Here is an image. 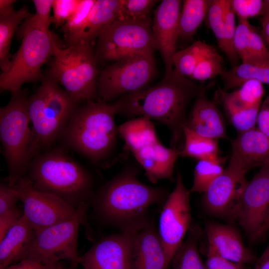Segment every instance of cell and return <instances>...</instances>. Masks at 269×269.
Returning a JSON list of instances; mask_svg holds the SVG:
<instances>
[{"instance_id": "cell-1", "label": "cell", "mask_w": 269, "mask_h": 269, "mask_svg": "<svg viewBox=\"0 0 269 269\" xmlns=\"http://www.w3.org/2000/svg\"><path fill=\"white\" fill-rule=\"evenodd\" d=\"M137 173L135 168H126L95 192L91 204L101 223L122 232H136L151 223L148 209L164 203L167 191L141 182Z\"/></svg>"}, {"instance_id": "cell-2", "label": "cell", "mask_w": 269, "mask_h": 269, "mask_svg": "<svg viewBox=\"0 0 269 269\" xmlns=\"http://www.w3.org/2000/svg\"><path fill=\"white\" fill-rule=\"evenodd\" d=\"M204 89L173 71L157 85L124 95L114 103L117 114L144 117L165 125L171 134L172 147L179 149L177 145L184 140L188 106Z\"/></svg>"}, {"instance_id": "cell-3", "label": "cell", "mask_w": 269, "mask_h": 269, "mask_svg": "<svg viewBox=\"0 0 269 269\" xmlns=\"http://www.w3.org/2000/svg\"><path fill=\"white\" fill-rule=\"evenodd\" d=\"M27 175L34 187L77 209L91 203L95 192L90 172L60 148L40 152L32 159Z\"/></svg>"}, {"instance_id": "cell-4", "label": "cell", "mask_w": 269, "mask_h": 269, "mask_svg": "<svg viewBox=\"0 0 269 269\" xmlns=\"http://www.w3.org/2000/svg\"><path fill=\"white\" fill-rule=\"evenodd\" d=\"M117 114L114 103L87 101L76 108L60 139L90 161L101 162L109 156L116 142Z\"/></svg>"}, {"instance_id": "cell-5", "label": "cell", "mask_w": 269, "mask_h": 269, "mask_svg": "<svg viewBox=\"0 0 269 269\" xmlns=\"http://www.w3.org/2000/svg\"><path fill=\"white\" fill-rule=\"evenodd\" d=\"M28 98L27 91L20 89L12 93L8 104L0 109V139L10 186L24 176L32 159L40 152L30 127Z\"/></svg>"}, {"instance_id": "cell-6", "label": "cell", "mask_w": 269, "mask_h": 269, "mask_svg": "<svg viewBox=\"0 0 269 269\" xmlns=\"http://www.w3.org/2000/svg\"><path fill=\"white\" fill-rule=\"evenodd\" d=\"M31 14L17 29L21 43L11 57L6 70L0 75L1 91H17L25 82L43 79L42 66L53 56L60 47L50 31L38 27Z\"/></svg>"}, {"instance_id": "cell-7", "label": "cell", "mask_w": 269, "mask_h": 269, "mask_svg": "<svg viewBox=\"0 0 269 269\" xmlns=\"http://www.w3.org/2000/svg\"><path fill=\"white\" fill-rule=\"evenodd\" d=\"M79 103L48 74L28 101L32 130L41 150L60 138Z\"/></svg>"}, {"instance_id": "cell-8", "label": "cell", "mask_w": 269, "mask_h": 269, "mask_svg": "<svg viewBox=\"0 0 269 269\" xmlns=\"http://www.w3.org/2000/svg\"><path fill=\"white\" fill-rule=\"evenodd\" d=\"M52 57L49 74L77 103L94 101L100 73L91 42L81 41L64 49L58 47Z\"/></svg>"}, {"instance_id": "cell-9", "label": "cell", "mask_w": 269, "mask_h": 269, "mask_svg": "<svg viewBox=\"0 0 269 269\" xmlns=\"http://www.w3.org/2000/svg\"><path fill=\"white\" fill-rule=\"evenodd\" d=\"M89 204L81 203L69 218L36 232L33 242L23 259L48 266L61 260L79 264L78 250L79 227L86 219Z\"/></svg>"}, {"instance_id": "cell-10", "label": "cell", "mask_w": 269, "mask_h": 269, "mask_svg": "<svg viewBox=\"0 0 269 269\" xmlns=\"http://www.w3.org/2000/svg\"><path fill=\"white\" fill-rule=\"evenodd\" d=\"M149 15L135 20L117 19L103 27L98 35L97 63L117 61L155 49Z\"/></svg>"}, {"instance_id": "cell-11", "label": "cell", "mask_w": 269, "mask_h": 269, "mask_svg": "<svg viewBox=\"0 0 269 269\" xmlns=\"http://www.w3.org/2000/svg\"><path fill=\"white\" fill-rule=\"evenodd\" d=\"M155 70L153 52L137 54L116 61L100 72L98 101L107 103L123 95L143 90L152 79Z\"/></svg>"}, {"instance_id": "cell-12", "label": "cell", "mask_w": 269, "mask_h": 269, "mask_svg": "<svg viewBox=\"0 0 269 269\" xmlns=\"http://www.w3.org/2000/svg\"><path fill=\"white\" fill-rule=\"evenodd\" d=\"M190 193L177 170L175 187L163 205L157 230L165 255L164 269H168L190 227Z\"/></svg>"}, {"instance_id": "cell-13", "label": "cell", "mask_w": 269, "mask_h": 269, "mask_svg": "<svg viewBox=\"0 0 269 269\" xmlns=\"http://www.w3.org/2000/svg\"><path fill=\"white\" fill-rule=\"evenodd\" d=\"M14 186L23 204V214L36 232L69 218L77 210L56 196L35 189L27 176Z\"/></svg>"}, {"instance_id": "cell-14", "label": "cell", "mask_w": 269, "mask_h": 269, "mask_svg": "<svg viewBox=\"0 0 269 269\" xmlns=\"http://www.w3.org/2000/svg\"><path fill=\"white\" fill-rule=\"evenodd\" d=\"M269 209V161L247 182L242 194L237 218L253 241H256Z\"/></svg>"}, {"instance_id": "cell-15", "label": "cell", "mask_w": 269, "mask_h": 269, "mask_svg": "<svg viewBox=\"0 0 269 269\" xmlns=\"http://www.w3.org/2000/svg\"><path fill=\"white\" fill-rule=\"evenodd\" d=\"M137 232L121 231L103 237L80 256L79 264L84 269H132Z\"/></svg>"}, {"instance_id": "cell-16", "label": "cell", "mask_w": 269, "mask_h": 269, "mask_svg": "<svg viewBox=\"0 0 269 269\" xmlns=\"http://www.w3.org/2000/svg\"><path fill=\"white\" fill-rule=\"evenodd\" d=\"M247 182L245 174L227 167L204 192L205 208L215 216L236 219Z\"/></svg>"}, {"instance_id": "cell-17", "label": "cell", "mask_w": 269, "mask_h": 269, "mask_svg": "<svg viewBox=\"0 0 269 269\" xmlns=\"http://www.w3.org/2000/svg\"><path fill=\"white\" fill-rule=\"evenodd\" d=\"M182 6L179 0H164L155 9L151 25L155 49L162 57L165 68V78L173 71V58L178 38L179 19Z\"/></svg>"}, {"instance_id": "cell-18", "label": "cell", "mask_w": 269, "mask_h": 269, "mask_svg": "<svg viewBox=\"0 0 269 269\" xmlns=\"http://www.w3.org/2000/svg\"><path fill=\"white\" fill-rule=\"evenodd\" d=\"M231 145L230 168L246 174L269 161V138L256 127L240 133Z\"/></svg>"}, {"instance_id": "cell-19", "label": "cell", "mask_w": 269, "mask_h": 269, "mask_svg": "<svg viewBox=\"0 0 269 269\" xmlns=\"http://www.w3.org/2000/svg\"><path fill=\"white\" fill-rule=\"evenodd\" d=\"M208 252L230 261L244 264L255 257L244 245L238 231L233 226L209 222L205 227Z\"/></svg>"}, {"instance_id": "cell-20", "label": "cell", "mask_w": 269, "mask_h": 269, "mask_svg": "<svg viewBox=\"0 0 269 269\" xmlns=\"http://www.w3.org/2000/svg\"><path fill=\"white\" fill-rule=\"evenodd\" d=\"M185 127L202 136L218 140L225 138V124L215 103L206 95L205 89L195 99Z\"/></svg>"}, {"instance_id": "cell-21", "label": "cell", "mask_w": 269, "mask_h": 269, "mask_svg": "<svg viewBox=\"0 0 269 269\" xmlns=\"http://www.w3.org/2000/svg\"><path fill=\"white\" fill-rule=\"evenodd\" d=\"M133 154L151 183L155 184L161 179L173 181L174 167L180 155L179 149L166 147L159 141L144 146Z\"/></svg>"}, {"instance_id": "cell-22", "label": "cell", "mask_w": 269, "mask_h": 269, "mask_svg": "<svg viewBox=\"0 0 269 269\" xmlns=\"http://www.w3.org/2000/svg\"><path fill=\"white\" fill-rule=\"evenodd\" d=\"M163 249L153 223L138 231L135 236L132 269H164Z\"/></svg>"}, {"instance_id": "cell-23", "label": "cell", "mask_w": 269, "mask_h": 269, "mask_svg": "<svg viewBox=\"0 0 269 269\" xmlns=\"http://www.w3.org/2000/svg\"><path fill=\"white\" fill-rule=\"evenodd\" d=\"M36 235L25 215L8 230L0 241V269L23 259L31 247Z\"/></svg>"}, {"instance_id": "cell-24", "label": "cell", "mask_w": 269, "mask_h": 269, "mask_svg": "<svg viewBox=\"0 0 269 269\" xmlns=\"http://www.w3.org/2000/svg\"><path fill=\"white\" fill-rule=\"evenodd\" d=\"M121 4V0H95L84 25L67 47L91 42L103 27L118 19Z\"/></svg>"}, {"instance_id": "cell-25", "label": "cell", "mask_w": 269, "mask_h": 269, "mask_svg": "<svg viewBox=\"0 0 269 269\" xmlns=\"http://www.w3.org/2000/svg\"><path fill=\"white\" fill-rule=\"evenodd\" d=\"M118 130L133 153L144 146L160 141L151 120L144 117L127 121L119 126Z\"/></svg>"}, {"instance_id": "cell-26", "label": "cell", "mask_w": 269, "mask_h": 269, "mask_svg": "<svg viewBox=\"0 0 269 269\" xmlns=\"http://www.w3.org/2000/svg\"><path fill=\"white\" fill-rule=\"evenodd\" d=\"M225 90L240 87L251 79L269 85V60H254L242 62L224 71L220 75Z\"/></svg>"}, {"instance_id": "cell-27", "label": "cell", "mask_w": 269, "mask_h": 269, "mask_svg": "<svg viewBox=\"0 0 269 269\" xmlns=\"http://www.w3.org/2000/svg\"><path fill=\"white\" fill-rule=\"evenodd\" d=\"M264 93L263 83L249 80L237 90L230 93L221 91V103L226 112L248 109L260 106Z\"/></svg>"}, {"instance_id": "cell-28", "label": "cell", "mask_w": 269, "mask_h": 269, "mask_svg": "<svg viewBox=\"0 0 269 269\" xmlns=\"http://www.w3.org/2000/svg\"><path fill=\"white\" fill-rule=\"evenodd\" d=\"M30 14L25 6L18 10L13 6L0 12V66L2 72L6 70L10 64L9 50L14 33L18 25Z\"/></svg>"}, {"instance_id": "cell-29", "label": "cell", "mask_w": 269, "mask_h": 269, "mask_svg": "<svg viewBox=\"0 0 269 269\" xmlns=\"http://www.w3.org/2000/svg\"><path fill=\"white\" fill-rule=\"evenodd\" d=\"M212 0L182 1L179 19L178 38L189 39L196 32L208 13Z\"/></svg>"}, {"instance_id": "cell-30", "label": "cell", "mask_w": 269, "mask_h": 269, "mask_svg": "<svg viewBox=\"0 0 269 269\" xmlns=\"http://www.w3.org/2000/svg\"><path fill=\"white\" fill-rule=\"evenodd\" d=\"M201 235L198 227L190 226L187 239L182 242L172 259V269H206L198 248Z\"/></svg>"}, {"instance_id": "cell-31", "label": "cell", "mask_w": 269, "mask_h": 269, "mask_svg": "<svg viewBox=\"0 0 269 269\" xmlns=\"http://www.w3.org/2000/svg\"><path fill=\"white\" fill-rule=\"evenodd\" d=\"M184 144L180 155L193 157L199 160H219L218 140L205 137L183 128Z\"/></svg>"}, {"instance_id": "cell-32", "label": "cell", "mask_w": 269, "mask_h": 269, "mask_svg": "<svg viewBox=\"0 0 269 269\" xmlns=\"http://www.w3.org/2000/svg\"><path fill=\"white\" fill-rule=\"evenodd\" d=\"M224 71L221 55L212 46L204 42L195 70L189 78L203 81L220 75Z\"/></svg>"}, {"instance_id": "cell-33", "label": "cell", "mask_w": 269, "mask_h": 269, "mask_svg": "<svg viewBox=\"0 0 269 269\" xmlns=\"http://www.w3.org/2000/svg\"><path fill=\"white\" fill-rule=\"evenodd\" d=\"M223 160H199L194 169L191 192H205L211 183L224 170Z\"/></svg>"}, {"instance_id": "cell-34", "label": "cell", "mask_w": 269, "mask_h": 269, "mask_svg": "<svg viewBox=\"0 0 269 269\" xmlns=\"http://www.w3.org/2000/svg\"><path fill=\"white\" fill-rule=\"evenodd\" d=\"M203 44L204 42L196 41L189 46L176 52L173 58V71L189 78L195 70Z\"/></svg>"}, {"instance_id": "cell-35", "label": "cell", "mask_w": 269, "mask_h": 269, "mask_svg": "<svg viewBox=\"0 0 269 269\" xmlns=\"http://www.w3.org/2000/svg\"><path fill=\"white\" fill-rule=\"evenodd\" d=\"M95 1V0H81L74 13L62 25L67 45L81 29Z\"/></svg>"}, {"instance_id": "cell-36", "label": "cell", "mask_w": 269, "mask_h": 269, "mask_svg": "<svg viewBox=\"0 0 269 269\" xmlns=\"http://www.w3.org/2000/svg\"><path fill=\"white\" fill-rule=\"evenodd\" d=\"M235 13L231 6L230 0H226L224 10L225 41L226 49L224 52L232 67L240 63V57L234 47V39L237 25L235 22Z\"/></svg>"}, {"instance_id": "cell-37", "label": "cell", "mask_w": 269, "mask_h": 269, "mask_svg": "<svg viewBox=\"0 0 269 269\" xmlns=\"http://www.w3.org/2000/svg\"><path fill=\"white\" fill-rule=\"evenodd\" d=\"M226 0H214L209 9L207 16L209 26L214 34L218 45L224 53L225 41L224 10Z\"/></svg>"}, {"instance_id": "cell-38", "label": "cell", "mask_w": 269, "mask_h": 269, "mask_svg": "<svg viewBox=\"0 0 269 269\" xmlns=\"http://www.w3.org/2000/svg\"><path fill=\"white\" fill-rule=\"evenodd\" d=\"M157 2L154 0H121L118 19L135 20L149 15L153 6Z\"/></svg>"}, {"instance_id": "cell-39", "label": "cell", "mask_w": 269, "mask_h": 269, "mask_svg": "<svg viewBox=\"0 0 269 269\" xmlns=\"http://www.w3.org/2000/svg\"><path fill=\"white\" fill-rule=\"evenodd\" d=\"M260 106L246 110L231 111L226 113L233 126L240 133H241L256 127Z\"/></svg>"}, {"instance_id": "cell-40", "label": "cell", "mask_w": 269, "mask_h": 269, "mask_svg": "<svg viewBox=\"0 0 269 269\" xmlns=\"http://www.w3.org/2000/svg\"><path fill=\"white\" fill-rule=\"evenodd\" d=\"M251 25L248 20H239L234 39V47L242 62L249 59V35Z\"/></svg>"}, {"instance_id": "cell-41", "label": "cell", "mask_w": 269, "mask_h": 269, "mask_svg": "<svg viewBox=\"0 0 269 269\" xmlns=\"http://www.w3.org/2000/svg\"><path fill=\"white\" fill-rule=\"evenodd\" d=\"M262 0H230L233 10L239 20L261 15L263 6Z\"/></svg>"}, {"instance_id": "cell-42", "label": "cell", "mask_w": 269, "mask_h": 269, "mask_svg": "<svg viewBox=\"0 0 269 269\" xmlns=\"http://www.w3.org/2000/svg\"><path fill=\"white\" fill-rule=\"evenodd\" d=\"M80 0H54L51 23H54L57 26H62L74 13Z\"/></svg>"}, {"instance_id": "cell-43", "label": "cell", "mask_w": 269, "mask_h": 269, "mask_svg": "<svg viewBox=\"0 0 269 269\" xmlns=\"http://www.w3.org/2000/svg\"><path fill=\"white\" fill-rule=\"evenodd\" d=\"M54 0H33L36 12L32 18L36 26L45 31H50L49 26L51 23L50 12L52 8Z\"/></svg>"}, {"instance_id": "cell-44", "label": "cell", "mask_w": 269, "mask_h": 269, "mask_svg": "<svg viewBox=\"0 0 269 269\" xmlns=\"http://www.w3.org/2000/svg\"><path fill=\"white\" fill-rule=\"evenodd\" d=\"M249 54L248 61L269 60V50L266 47L264 39L253 27L251 28L249 35Z\"/></svg>"}, {"instance_id": "cell-45", "label": "cell", "mask_w": 269, "mask_h": 269, "mask_svg": "<svg viewBox=\"0 0 269 269\" xmlns=\"http://www.w3.org/2000/svg\"><path fill=\"white\" fill-rule=\"evenodd\" d=\"M20 200L18 191L14 185L0 183V215L16 208L17 201Z\"/></svg>"}, {"instance_id": "cell-46", "label": "cell", "mask_w": 269, "mask_h": 269, "mask_svg": "<svg viewBox=\"0 0 269 269\" xmlns=\"http://www.w3.org/2000/svg\"><path fill=\"white\" fill-rule=\"evenodd\" d=\"M205 264L206 269H245L244 264L230 261L209 252Z\"/></svg>"}, {"instance_id": "cell-47", "label": "cell", "mask_w": 269, "mask_h": 269, "mask_svg": "<svg viewBox=\"0 0 269 269\" xmlns=\"http://www.w3.org/2000/svg\"><path fill=\"white\" fill-rule=\"evenodd\" d=\"M21 215L17 208L0 215V241L18 221Z\"/></svg>"}, {"instance_id": "cell-48", "label": "cell", "mask_w": 269, "mask_h": 269, "mask_svg": "<svg viewBox=\"0 0 269 269\" xmlns=\"http://www.w3.org/2000/svg\"><path fill=\"white\" fill-rule=\"evenodd\" d=\"M257 125V128L269 138V94L261 105Z\"/></svg>"}, {"instance_id": "cell-49", "label": "cell", "mask_w": 269, "mask_h": 269, "mask_svg": "<svg viewBox=\"0 0 269 269\" xmlns=\"http://www.w3.org/2000/svg\"><path fill=\"white\" fill-rule=\"evenodd\" d=\"M46 266L36 261L24 259L13 264L5 269H46Z\"/></svg>"}, {"instance_id": "cell-50", "label": "cell", "mask_w": 269, "mask_h": 269, "mask_svg": "<svg viewBox=\"0 0 269 269\" xmlns=\"http://www.w3.org/2000/svg\"><path fill=\"white\" fill-rule=\"evenodd\" d=\"M254 269H269V245L257 261Z\"/></svg>"}, {"instance_id": "cell-51", "label": "cell", "mask_w": 269, "mask_h": 269, "mask_svg": "<svg viewBox=\"0 0 269 269\" xmlns=\"http://www.w3.org/2000/svg\"><path fill=\"white\" fill-rule=\"evenodd\" d=\"M262 29L261 36L269 44V18L261 22Z\"/></svg>"}, {"instance_id": "cell-52", "label": "cell", "mask_w": 269, "mask_h": 269, "mask_svg": "<svg viewBox=\"0 0 269 269\" xmlns=\"http://www.w3.org/2000/svg\"><path fill=\"white\" fill-rule=\"evenodd\" d=\"M261 16V22L269 18V0H264L263 1Z\"/></svg>"}, {"instance_id": "cell-53", "label": "cell", "mask_w": 269, "mask_h": 269, "mask_svg": "<svg viewBox=\"0 0 269 269\" xmlns=\"http://www.w3.org/2000/svg\"><path fill=\"white\" fill-rule=\"evenodd\" d=\"M269 229V209L268 212L267 217L264 224H263L261 229L258 233L257 240H260L263 238L267 233Z\"/></svg>"}, {"instance_id": "cell-54", "label": "cell", "mask_w": 269, "mask_h": 269, "mask_svg": "<svg viewBox=\"0 0 269 269\" xmlns=\"http://www.w3.org/2000/svg\"><path fill=\"white\" fill-rule=\"evenodd\" d=\"M13 0H0V12L6 11L13 7Z\"/></svg>"}, {"instance_id": "cell-55", "label": "cell", "mask_w": 269, "mask_h": 269, "mask_svg": "<svg viewBox=\"0 0 269 269\" xmlns=\"http://www.w3.org/2000/svg\"><path fill=\"white\" fill-rule=\"evenodd\" d=\"M46 269H74V267H63L58 263L55 264L46 266Z\"/></svg>"}]
</instances>
